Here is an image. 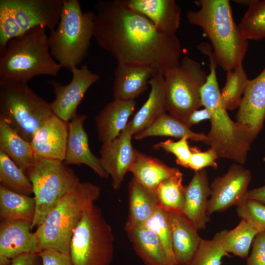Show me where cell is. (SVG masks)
I'll list each match as a JSON object with an SVG mask.
<instances>
[{
	"instance_id": "obj_20",
	"label": "cell",
	"mask_w": 265,
	"mask_h": 265,
	"mask_svg": "<svg viewBox=\"0 0 265 265\" xmlns=\"http://www.w3.org/2000/svg\"><path fill=\"white\" fill-rule=\"evenodd\" d=\"M157 73L148 65L118 63L112 88L114 99L134 100L147 90L150 79Z\"/></svg>"
},
{
	"instance_id": "obj_41",
	"label": "cell",
	"mask_w": 265,
	"mask_h": 265,
	"mask_svg": "<svg viewBox=\"0 0 265 265\" xmlns=\"http://www.w3.org/2000/svg\"><path fill=\"white\" fill-rule=\"evenodd\" d=\"M246 265H265V232H259L252 242Z\"/></svg>"
},
{
	"instance_id": "obj_25",
	"label": "cell",
	"mask_w": 265,
	"mask_h": 265,
	"mask_svg": "<svg viewBox=\"0 0 265 265\" xmlns=\"http://www.w3.org/2000/svg\"><path fill=\"white\" fill-rule=\"evenodd\" d=\"M125 230L134 250L145 265H170L157 236L144 224H125Z\"/></svg>"
},
{
	"instance_id": "obj_2",
	"label": "cell",
	"mask_w": 265,
	"mask_h": 265,
	"mask_svg": "<svg viewBox=\"0 0 265 265\" xmlns=\"http://www.w3.org/2000/svg\"><path fill=\"white\" fill-rule=\"evenodd\" d=\"M205 54L209 58L210 73L201 89V97L202 106L211 113V128L206 144L219 158L243 164L254 140L246 127L230 117L220 97L216 76L217 63L211 50Z\"/></svg>"
},
{
	"instance_id": "obj_39",
	"label": "cell",
	"mask_w": 265,
	"mask_h": 265,
	"mask_svg": "<svg viewBox=\"0 0 265 265\" xmlns=\"http://www.w3.org/2000/svg\"><path fill=\"white\" fill-rule=\"evenodd\" d=\"M187 137H184L178 141H174L168 139L155 144L153 148L162 149L167 152L173 154L176 157L177 164L187 168L191 154V148L189 147Z\"/></svg>"
},
{
	"instance_id": "obj_45",
	"label": "cell",
	"mask_w": 265,
	"mask_h": 265,
	"mask_svg": "<svg viewBox=\"0 0 265 265\" xmlns=\"http://www.w3.org/2000/svg\"><path fill=\"white\" fill-rule=\"evenodd\" d=\"M246 198L257 200L265 205V180L263 186L248 190Z\"/></svg>"
},
{
	"instance_id": "obj_22",
	"label": "cell",
	"mask_w": 265,
	"mask_h": 265,
	"mask_svg": "<svg viewBox=\"0 0 265 265\" xmlns=\"http://www.w3.org/2000/svg\"><path fill=\"white\" fill-rule=\"evenodd\" d=\"M185 188L183 214L192 222L198 230H203L210 221L207 211L211 188L206 170L204 169L195 171Z\"/></svg>"
},
{
	"instance_id": "obj_21",
	"label": "cell",
	"mask_w": 265,
	"mask_h": 265,
	"mask_svg": "<svg viewBox=\"0 0 265 265\" xmlns=\"http://www.w3.org/2000/svg\"><path fill=\"white\" fill-rule=\"evenodd\" d=\"M167 216L175 265H188L202 238L194 225L183 213L167 212Z\"/></svg>"
},
{
	"instance_id": "obj_13",
	"label": "cell",
	"mask_w": 265,
	"mask_h": 265,
	"mask_svg": "<svg viewBox=\"0 0 265 265\" xmlns=\"http://www.w3.org/2000/svg\"><path fill=\"white\" fill-rule=\"evenodd\" d=\"M72 78L67 84L49 80L53 86L55 98L51 103L53 113L63 120L69 122L77 113L78 106L88 89L100 79V75L92 72L87 65L71 69Z\"/></svg>"
},
{
	"instance_id": "obj_6",
	"label": "cell",
	"mask_w": 265,
	"mask_h": 265,
	"mask_svg": "<svg viewBox=\"0 0 265 265\" xmlns=\"http://www.w3.org/2000/svg\"><path fill=\"white\" fill-rule=\"evenodd\" d=\"M94 11L83 12L78 0H63L59 23L50 31V53L61 68L71 70L87 56L94 34Z\"/></svg>"
},
{
	"instance_id": "obj_3",
	"label": "cell",
	"mask_w": 265,
	"mask_h": 265,
	"mask_svg": "<svg viewBox=\"0 0 265 265\" xmlns=\"http://www.w3.org/2000/svg\"><path fill=\"white\" fill-rule=\"evenodd\" d=\"M197 10L186 13L188 22L200 27L210 40L218 65L227 71L242 65L248 40L240 33L233 19L228 0H198Z\"/></svg>"
},
{
	"instance_id": "obj_18",
	"label": "cell",
	"mask_w": 265,
	"mask_h": 265,
	"mask_svg": "<svg viewBox=\"0 0 265 265\" xmlns=\"http://www.w3.org/2000/svg\"><path fill=\"white\" fill-rule=\"evenodd\" d=\"M126 7L148 18L159 30L176 34L181 10L174 0H120Z\"/></svg>"
},
{
	"instance_id": "obj_28",
	"label": "cell",
	"mask_w": 265,
	"mask_h": 265,
	"mask_svg": "<svg viewBox=\"0 0 265 265\" xmlns=\"http://www.w3.org/2000/svg\"><path fill=\"white\" fill-rule=\"evenodd\" d=\"M0 151L5 154L25 173L35 163L36 157L31 143L0 119Z\"/></svg>"
},
{
	"instance_id": "obj_43",
	"label": "cell",
	"mask_w": 265,
	"mask_h": 265,
	"mask_svg": "<svg viewBox=\"0 0 265 265\" xmlns=\"http://www.w3.org/2000/svg\"><path fill=\"white\" fill-rule=\"evenodd\" d=\"M211 113L210 111L206 108L198 109L194 111L189 116L187 126L190 127L199 123L200 122L205 120H210Z\"/></svg>"
},
{
	"instance_id": "obj_19",
	"label": "cell",
	"mask_w": 265,
	"mask_h": 265,
	"mask_svg": "<svg viewBox=\"0 0 265 265\" xmlns=\"http://www.w3.org/2000/svg\"><path fill=\"white\" fill-rule=\"evenodd\" d=\"M32 223L24 220L2 221L0 225V255L11 259L24 253L38 254V242L31 232Z\"/></svg>"
},
{
	"instance_id": "obj_26",
	"label": "cell",
	"mask_w": 265,
	"mask_h": 265,
	"mask_svg": "<svg viewBox=\"0 0 265 265\" xmlns=\"http://www.w3.org/2000/svg\"><path fill=\"white\" fill-rule=\"evenodd\" d=\"M180 170L136 150L135 160L129 172L138 182L156 191L159 185L178 173Z\"/></svg>"
},
{
	"instance_id": "obj_7",
	"label": "cell",
	"mask_w": 265,
	"mask_h": 265,
	"mask_svg": "<svg viewBox=\"0 0 265 265\" xmlns=\"http://www.w3.org/2000/svg\"><path fill=\"white\" fill-rule=\"evenodd\" d=\"M54 113L51 103L27 83L0 80V119L30 142L37 130Z\"/></svg>"
},
{
	"instance_id": "obj_1",
	"label": "cell",
	"mask_w": 265,
	"mask_h": 265,
	"mask_svg": "<svg viewBox=\"0 0 265 265\" xmlns=\"http://www.w3.org/2000/svg\"><path fill=\"white\" fill-rule=\"evenodd\" d=\"M95 9L93 38L118 63L148 65L163 75L180 64L176 34L159 30L120 0H99Z\"/></svg>"
},
{
	"instance_id": "obj_47",
	"label": "cell",
	"mask_w": 265,
	"mask_h": 265,
	"mask_svg": "<svg viewBox=\"0 0 265 265\" xmlns=\"http://www.w3.org/2000/svg\"><path fill=\"white\" fill-rule=\"evenodd\" d=\"M236 3L245 4L248 6L252 3L253 0H234Z\"/></svg>"
},
{
	"instance_id": "obj_42",
	"label": "cell",
	"mask_w": 265,
	"mask_h": 265,
	"mask_svg": "<svg viewBox=\"0 0 265 265\" xmlns=\"http://www.w3.org/2000/svg\"><path fill=\"white\" fill-rule=\"evenodd\" d=\"M38 255L41 259L42 265H74L69 254L45 250Z\"/></svg>"
},
{
	"instance_id": "obj_4",
	"label": "cell",
	"mask_w": 265,
	"mask_h": 265,
	"mask_svg": "<svg viewBox=\"0 0 265 265\" xmlns=\"http://www.w3.org/2000/svg\"><path fill=\"white\" fill-rule=\"evenodd\" d=\"M61 68L50 53L46 27L16 36L0 50V80L27 83L35 77H55Z\"/></svg>"
},
{
	"instance_id": "obj_14",
	"label": "cell",
	"mask_w": 265,
	"mask_h": 265,
	"mask_svg": "<svg viewBox=\"0 0 265 265\" xmlns=\"http://www.w3.org/2000/svg\"><path fill=\"white\" fill-rule=\"evenodd\" d=\"M130 125H127L114 140L103 143L100 150V161L105 171L110 176L112 186L119 189L127 172L133 164L136 149L132 144Z\"/></svg>"
},
{
	"instance_id": "obj_33",
	"label": "cell",
	"mask_w": 265,
	"mask_h": 265,
	"mask_svg": "<svg viewBox=\"0 0 265 265\" xmlns=\"http://www.w3.org/2000/svg\"><path fill=\"white\" fill-rule=\"evenodd\" d=\"M0 186L14 192L30 195L32 184L26 174L0 151Z\"/></svg>"
},
{
	"instance_id": "obj_15",
	"label": "cell",
	"mask_w": 265,
	"mask_h": 265,
	"mask_svg": "<svg viewBox=\"0 0 265 265\" xmlns=\"http://www.w3.org/2000/svg\"><path fill=\"white\" fill-rule=\"evenodd\" d=\"M255 139L265 120V68L256 78L249 80L236 115Z\"/></svg>"
},
{
	"instance_id": "obj_30",
	"label": "cell",
	"mask_w": 265,
	"mask_h": 265,
	"mask_svg": "<svg viewBox=\"0 0 265 265\" xmlns=\"http://www.w3.org/2000/svg\"><path fill=\"white\" fill-rule=\"evenodd\" d=\"M150 136H170L188 139L206 143L207 135L191 131L185 123L166 112L161 115L150 126L133 135L136 140Z\"/></svg>"
},
{
	"instance_id": "obj_46",
	"label": "cell",
	"mask_w": 265,
	"mask_h": 265,
	"mask_svg": "<svg viewBox=\"0 0 265 265\" xmlns=\"http://www.w3.org/2000/svg\"><path fill=\"white\" fill-rule=\"evenodd\" d=\"M12 259L0 255V265H10L11 264Z\"/></svg>"
},
{
	"instance_id": "obj_16",
	"label": "cell",
	"mask_w": 265,
	"mask_h": 265,
	"mask_svg": "<svg viewBox=\"0 0 265 265\" xmlns=\"http://www.w3.org/2000/svg\"><path fill=\"white\" fill-rule=\"evenodd\" d=\"M67 122L53 114L36 132L30 143L36 157L64 161L68 135Z\"/></svg>"
},
{
	"instance_id": "obj_29",
	"label": "cell",
	"mask_w": 265,
	"mask_h": 265,
	"mask_svg": "<svg viewBox=\"0 0 265 265\" xmlns=\"http://www.w3.org/2000/svg\"><path fill=\"white\" fill-rule=\"evenodd\" d=\"M36 210L34 197L20 194L0 186V217L2 221L32 222Z\"/></svg>"
},
{
	"instance_id": "obj_37",
	"label": "cell",
	"mask_w": 265,
	"mask_h": 265,
	"mask_svg": "<svg viewBox=\"0 0 265 265\" xmlns=\"http://www.w3.org/2000/svg\"><path fill=\"white\" fill-rule=\"evenodd\" d=\"M228 255L213 238H202L188 265H221L222 259Z\"/></svg>"
},
{
	"instance_id": "obj_38",
	"label": "cell",
	"mask_w": 265,
	"mask_h": 265,
	"mask_svg": "<svg viewBox=\"0 0 265 265\" xmlns=\"http://www.w3.org/2000/svg\"><path fill=\"white\" fill-rule=\"evenodd\" d=\"M238 215L258 232H265V205L257 200L246 199L237 206Z\"/></svg>"
},
{
	"instance_id": "obj_36",
	"label": "cell",
	"mask_w": 265,
	"mask_h": 265,
	"mask_svg": "<svg viewBox=\"0 0 265 265\" xmlns=\"http://www.w3.org/2000/svg\"><path fill=\"white\" fill-rule=\"evenodd\" d=\"M144 225L152 230L160 240L170 265H175L167 212L159 206Z\"/></svg>"
},
{
	"instance_id": "obj_31",
	"label": "cell",
	"mask_w": 265,
	"mask_h": 265,
	"mask_svg": "<svg viewBox=\"0 0 265 265\" xmlns=\"http://www.w3.org/2000/svg\"><path fill=\"white\" fill-rule=\"evenodd\" d=\"M259 232L245 221L241 219L234 229L223 230L213 238L227 253L241 258L248 257L253 241Z\"/></svg>"
},
{
	"instance_id": "obj_12",
	"label": "cell",
	"mask_w": 265,
	"mask_h": 265,
	"mask_svg": "<svg viewBox=\"0 0 265 265\" xmlns=\"http://www.w3.org/2000/svg\"><path fill=\"white\" fill-rule=\"evenodd\" d=\"M251 171L242 164L233 163L223 175L217 177L210 185L211 194L207 214L224 212L238 206L247 198Z\"/></svg>"
},
{
	"instance_id": "obj_5",
	"label": "cell",
	"mask_w": 265,
	"mask_h": 265,
	"mask_svg": "<svg viewBox=\"0 0 265 265\" xmlns=\"http://www.w3.org/2000/svg\"><path fill=\"white\" fill-rule=\"evenodd\" d=\"M101 188L81 182L65 194L34 232L39 253L51 250L69 254L72 237L85 212L101 195Z\"/></svg>"
},
{
	"instance_id": "obj_40",
	"label": "cell",
	"mask_w": 265,
	"mask_h": 265,
	"mask_svg": "<svg viewBox=\"0 0 265 265\" xmlns=\"http://www.w3.org/2000/svg\"><path fill=\"white\" fill-rule=\"evenodd\" d=\"M191 154L187 168L197 171L207 167H217L216 160L219 158L215 152L210 148L206 151H201L197 147L191 148Z\"/></svg>"
},
{
	"instance_id": "obj_24",
	"label": "cell",
	"mask_w": 265,
	"mask_h": 265,
	"mask_svg": "<svg viewBox=\"0 0 265 265\" xmlns=\"http://www.w3.org/2000/svg\"><path fill=\"white\" fill-rule=\"evenodd\" d=\"M149 85L151 90L148 99L129 122L133 136L150 126L166 111L163 74H155L150 79Z\"/></svg>"
},
{
	"instance_id": "obj_10",
	"label": "cell",
	"mask_w": 265,
	"mask_h": 265,
	"mask_svg": "<svg viewBox=\"0 0 265 265\" xmlns=\"http://www.w3.org/2000/svg\"><path fill=\"white\" fill-rule=\"evenodd\" d=\"M63 3V0H0V50L11 39L36 26L53 30Z\"/></svg>"
},
{
	"instance_id": "obj_23",
	"label": "cell",
	"mask_w": 265,
	"mask_h": 265,
	"mask_svg": "<svg viewBox=\"0 0 265 265\" xmlns=\"http://www.w3.org/2000/svg\"><path fill=\"white\" fill-rule=\"evenodd\" d=\"M136 102L133 100L114 99L107 104L95 117L99 140L103 143L115 139L128 123Z\"/></svg>"
},
{
	"instance_id": "obj_34",
	"label": "cell",
	"mask_w": 265,
	"mask_h": 265,
	"mask_svg": "<svg viewBox=\"0 0 265 265\" xmlns=\"http://www.w3.org/2000/svg\"><path fill=\"white\" fill-rule=\"evenodd\" d=\"M249 80L242 64L227 71L226 82L220 91V97L227 110L238 108Z\"/></svg>"
},
{
	"instance_id": "obj_17",
	"label": "cell",
	"mask_w": 265,
	"mask_h": 265,
	"mask_svg": "<svg viewBox=\"0 0 265 265\" xmlns=\"http://www.w3.org/2000/svg\"><path fill=\"white\" fill-rule=\"evenodd\" d=\"M85 114L77 113L69 122L66 152L64 162L66 165L85 164L102 178L109 176L103 168L100 158L90 150L88 137L83 127Z\"/></svg>"
},
{
	"instance_id": "obj_32",
	"label": "cell",
	"mask_w": 265,
	"mask_h": 265,
	"mask_svg": "<svg viewBox=\"0 0 265 265\" xmlns=\"http://www.w3.org/2000/svg\"><path fill=\"white\" fill-rule=\"evenodd\" d=\"M183 176L179 171L161 183L156 189L159 206L167 212L183 213L186 188L182 185Z\"/></svg>"
},
{
	"instance_id": "obj_11",
	"label": "cell",
	"mask_w": 265,
	"mask_h": 265,
	"mask_svg": "<svg viewBox=\"0 0 265 265\" xmlns=\"http://www.w3.org/2000/svg\"><path fill=\"white\" fill-rule=\"evenodd\" d=\"M163 75L166 111L187 126L190 115L202 106L201 90L208 75L198 62L188 56Z\"/></svg>"
},
{
	"instance_id": "obj_44",
	"label": "cell",
	"mask_w": 265,
	"mask_h": 265,
	"mask_svg": "<svg viewBox=\"0 0 265 265\" xmlns=\"http://www.w3.org/2000/svg\"><path fill=\"white\" fill-rule=\"evenodd\" d=\"M35 253H24L12 259L10 265H36L37 257Z\"/></svg>"
},
{
	"instance_id": "obj_48",
	"label": "cell",
	"mask_w": 265,
	"mask_h": 265,
	"mask_svg": "<svg viewBox=\"0 0 265 265\" xmlns=\"http://www.w3.org/2000/svg\"><path fill=\"white\" fill-rule=\"evenodd\" d=\"M263 160L265 162V157H264V158H263Z\"/></svg>"
},
{
	"instance_id": "obj_27",
	"label": "cell",
	"mask_w": 265,
	"mask_h": 265,
	"mask_svg": "<svg viewBox=\"0 0 265 265\" xmlns=\"http://www.w3.org/2000/svg\"><path fill=\"white\" fill-rule=\"evenodd\" d=\"M129 214L126 224L142 225L159 206L156 191L142 185L132 178L128 185Z\"/></svg>"
},
{
	"instance_id": "obj_35",
	"label": "cell",
	"mask_w": 265,
	"mask_h": 265,
	"mask_svg": "<svg viewBox=\"0 0 265 265\" xmlns=\"http://www.w3.org/2000/svg\"><path fill=\"white\" fill-rule=\"evenodd\" d=\"M238 26L248 40L265 38V0H253Z\"/></svg>"
},
{
	"instance_id": "obj_9",
	"label": "cell",
	"mask_w": 265,
	"mask_h": 265,
	"mask_svg": "<svg viewBox=\"0 0 265 265\" xmlns=\"http://www.w3.org/2000/svg\"><path fill=\"white\" fill-rule=\"evenodd\" d=\"M26 174L32 184L36 202L32 229L41 224L61 198L80 181L63 161L39 157Z\"/></svg>"
},
{
	"instance_id": "obj_8",
	"label": "cell",
	"mask_w": 265,
	"mask_h": 265,
	"mask_svg": "<svg viewBox=\"0 0 265 265\" xmlns=\"http://www.w3.org/2000/svg\"><path fill=\"white\" fill-rule=\"evenodd\" d=\"M114 237L100 208L94 204L83 213L71 238L69 254L74 265H110Z\"/></svg>"
}]
</instances>
